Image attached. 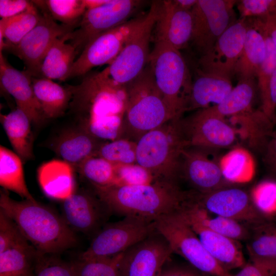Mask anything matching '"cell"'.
Here are the masks:
<instances>
[{
	"label": "cell",
	"mask_w": 276,
	"mask_h": 276,
	"mask_svg": "<svg viewBox=\"0 0 276 276\" xmlns=\"http://www.w3.org/2000/svg\"><path fill=\"white\" fill-rule=\"evenodd\" d=\"M67 86L72 96L68 109L78 126L101 141L121 138L125 87L116 85L100 72L88 73L79 84Z\"/></svg>",
	"instance_id": "6da1fadb"
},
{
	"label": "cell",
	"mask_w": 276,
	"mask_h": 276,
	"mask_svg": "<svg viewBox=\"0 0 276 276\" xmlns=\"http://www.w3.org/2000/svg\"><path fill=\"white\" fill-rule=\"evenodd\" d=\"M0 210L15 222L25 238L43 256L60 253L76 244L74 231L62 216L37 201H17L6 190H1Z\"/></svg>",
	"instance_id": "7a4b0ae2"
},
{
	"label": "cell",
	"mask_w": 276,
	"mask_h": 276,
	"mask_svg": "<svg viewBox=\"0 0 276 276\" xmlns=\"http://www.w3.org/2000/svg\"><path fill=\"white\" fill-rule=\"evenodd\" d=\"M111 213L155 221L180 209L190 193L182 191L175 181L158 180L135 186L112 185L94 188Z\"/></svg>",
	"instance_id": "3957f363"
},
{
	"label": "cell",
	"mask_w": 276,
	"mask_h": 276,
	"mask_svg": "<svg viewBox=\"0 0 276 276\" xmlns=\"http://www.w3.org/2000/svg\"><path fill=\"white\" fill-rule=\"evenodd\" d=\"M186 148L181 118L172 119L139 139L136 163L157 180L176 182L180 174L182 153Z\"/></svg>",
	"instance_id": "277c9868"
},
{
	"label": "cell",
	"mask_w": 276,
	"mask_h": 276,
	"mask_svg": "<svg viewBox=\"0 0 276 276\" xmlns=\"http://www.w3.org/2000/svg\"><path fill=\"white\" fill-rule=\"evenodd\" d=\"M124 134L136 142L146 133L175 119L156 86L149 67L125 86Z\"/></svg>",
	"instance_id": "5b68a950"
},
{
	"label": "cell",
	"mask_w": 276,
	"mask_h": 276,
	"mask_svg": "<svg viewBox=\"0 0 276 276\" xmlns=\"http://www.w3.org/2000/svg\"><path fill=\"white\" fill-rule=\"evenodd\" d=\"M147 65L174 119L187 111L193 80L179 50L155 40Z\"/></svg>",
	"instance_id": "8992f818"
},
{
	"label": "cell",
	"mask_w": 276,
	"mask_h": 276,
	"mask_svg": "<svg viewBox=\"0 0 276 276\" xmlns=\"http://www.w3.org/2000/svg\"><path fill=\"white\" fill-rule=\"evenodd\" d=\"M158 1L153 2L149 11L128 38L121 51L100 73L116 85L125 87L146 67L150 54L149 44L157 18Z\"/></svg>",
	"instance_id": "52a82bcc"
},
{
	"label": "cell",
	"mask_w": 276,
	"mask_h": 276,
	"mask_svg": "<svg viewBox=\"0 0 276 276\" xmlns=\"http://www.w3.org/2000/svg\"><path fill=\"white\" fill-rule=\"evenodd\" d=\"M155 231L168 241L173 253L192 266L212 276H233L211 256L179 210L154 221Z\"/></svg>",
	"instance_id": "ba28073f"
},
{
	"label": "cell",
	"mask_w": 276,
	"mask_h": 276,
	"mask_svg": "<svg viewBox=\"0 0 276 276\" xmlns=\"http://www.w3.org/2000/svg\"><path fill=\"white\" fill-rule=\"evenodd\" d=\"M155 231L154 222L146 219L125 216L106 224L93 238L81 259L109 257L125 250Z\"/></svg>",
	"instance_id": "9c48e42d"
},
{
	"label": "cell",
	"mask_w": 276,
	"mask_h": 276,
	"mask_svg": "<svg viewBox=\"0 0 276 276\" xmlns=\"http://www.w3.org/2000/svg\"><path fill=\"white\" fill-rule=\"evenodd\" d=\"M143 1L109 0L107 3L86 10L77 27L67 35V41L77 53L96 36L128 21L139 9Z\"/></svg>",
	"instance_id": "30bf717a"
},
{
	"label": "cell",
	"mask_w": 276,
	"mask_h": 276,
	"mask_svg": "<svg viewBox=\"0 0 276 276\" xmlns=\"http://www.w3.org/2000/svg\"><path fill=\"white\" fill-rule=\"evenodd\" d=\"M237 2L234 0H198L191 10L193 31L190 43L200 56L236 20L233 8Z\"/></svg>",
	"instance_id": "8fae6325"
},
{
	"label": "cell",
	"mask_w": 276,
	"mask_h": 276,
	"mask_svg": "<svg viewBox=\"0 0 276 276\" xmlns=\"http://www.w3.org/2000/svg\"><path fill=\"white\" fill-rule=\"evenodd\" d=\"M144 16L130 19L93 38L76 58L64 81L85 76L95 67L111 63Z\"/></svg>",
	"instance_id": "7c38bea8"
},
{
	"label": "cell",
	"mask_w": 276,
	"mask_h": 276,
	"mask_svg": "<svg viewBox=\"0 0 276 276\" xmlns=\"http://www.w3.org/2000/svg\"><path fill=\"white\" fill-rule=\"evenodd\" d=\"M40 12L42 15L38 24L17 44L5 49L23 61L25 72L30 77L36 78L41 77L42 61L54 41L76 28L59 24L48 13Z\"/></svg>",
	"instance_id": "4fadbf2b"
},
{
	"label": "cell",
	"mask_w": 276,
	"mask_h": 276,
	"mask_svg": "<svg viewBox=\"0 0 276 276\" xmlns=\"http://www.w3.org/2000/svg\"><path fill=\"white\" fill-rule=\"evenodd\" d=\"M181 127L187 147L201 149L228 147L235 141L237 130L227 120L201 109L191 116L181 119Z\"/></svg>",
	"instance_id": "5bb4252c"
},
{
	"label": "cell",
	"mask_w": 276,
	"mask_h": 276,
	"mask_svg": "<svg viewBox=\"0 0 276 276\" xmlns=\"http://www.w3.org/2000/svg\"><path fill=\"white\" fill-rule=\"evenodd\" d=\"M248 24V18L236 20L213 46L200 57L197 68L204 73L231 78L243 50Z\"/></svg>",
	"instance_id": "9a60e30c"
},
{
	"label": "cell",
	"mask_w": 276,
	"mask_h": 276,
	"mask_svg": "<svg viewBox=\"0 0 276 276\" xmlns=\"http://www.w3.org/2000/svg\"><path fill=\"white\" fill-rule=\"evenodd\" d=\"M194 200L208 212L252 226L267 221L255 209L250 193L236 185L206 193H192Z\"/></svg>",
	"instance_id": "2e32d148"
},
{
	"label": "cell",
	"mask_w": 276,
	"mask_h": 276,
	"mask_svg": "<svg viewBox=\"0 0 276 276\" xmlns=\"http://www.w3.org/2000/svg\"><path fill=\"white\" fill-rule=\"evenodd\" d=\"M61 211V216L73 231L93 237L106 224L111 214L95 191L82 189L62 200Z\"/></svg>",
	"instance_id": "e0dca14e"
},
{
	"label": "cell",
	"mask_w": 276,
	"mask_h": 276,
	"mask_svg": "<svg viewBox=\"0 0 276 276\" xmlns=\"http://www.w3.org/2000/svg\"><path fill=\"white\" fill-rule=\"evenodd\" d=\"M173 254L166 239L156 231L123 253V276H158Z\"/></svg>",
	"instance_id": "ac0fdd59"
},
{
	"label": "cell",
	"mask_w": 276,
	"mask_h": 276,
	"mask_svg": "<svg viewBox=\"0 0 276 276\" xmlns=\"http://www.w3.org/2000/svg\"><path fill=\"white\" fill-rule=\"evenodd\" d=\"M180 174L198 193H206L235 185L225 177L221 165L204 149L187 147L182 152Z\"/></svg>",
	"instance_id": "d6986e66"
},
{
	"label": "cell",
	"mask_w": 276,
	"mask_h": 276,
	"mask_svg": "<svg viewBox=\"0 0 276 276\" xmlns=\"http://www.w3.org/2000/svg\"><path fill=\"white\" fill-rule=\"evenodd\" d=\"M155 40L179 50L190 43L193 31L191 10L177 6L174 1H158Z\"/></svg>",
	"instance_id": "ffe728a7"
},
{
	"label": "cell",
	"mask_w": 276,
	"mask_h": 276,
	"mask_svg": "<svg viewBox=\"0 0 276 276\" xmlns=\"http://www.w3.org/2000/svg\"><path fill=\"white\" fill-rule=\"evenodd\" d=\"M1 86L14 99L17 108L28 117L32 124L39 125L45 118L32 87L31 77L12 66L0 52Z\"/></svg>",
	"instance_id": "44dd1931"
},
{
	"label": "cell",
	"mask_w": 276,
	"mask_h": 276,
	"mask_svg": "<svg viewBox=\"0 0 276 276\" xmlns=\"http://www.w3.org/2000/svg\"><path fill=\"white\" fill-rule=\"evenodd\" d=\"M182 216L194 230L208 252L224 270L229 272L232 269L241 268L245 265L239 241L213 232Z\"/></svg>",
	"instance_id": "7402d4cb"
},
{
	"label": "cell",
	"mask_w": 276,
	"mask_h": 276,
	"mask_svg": "<svg viewBox=\"0 0 276 276\" xmlns=\"http://www.w3.org/2000/svg\"><path fill=\"white\" fill-rule=\"evenodd\" d=\"M101 142L78 126L59 134L52 145V149L75 169L85 160L97 154L103 143Z\"/></svg>",
	"instance_id": "603a6c76"
},
{
	"label": "cell",
	"mask_w": 276,
	"mask_h": 276,
	"mask_svg": "<svg viewBox=\"0 0 276 276\" xmlns=\"http://www.w3.org/2000/svg\"><path fill=\"white\" fill-rule=\"evenodd\" d=\"M193 80L187 110H199L220 103L233 88L231 78L197 68Z\"/></svg>",
	"instance_id": "cb8c5ba5"
},
{
	"label": "cell",
	"mask_w": 276,
	"mask_h": 276,
	"mask_svg": "<svg viewBox=\"0 0 276 276\" xmlns=\"http://www.w3.org/2000/svg\"><path fill=\"white\" fill-rule=\"evenodd\" d=\"M179 211L184 217L229 238L240 241L249 237L250 231L241 222L208 212L194 200L192 193Z\"/></svg>",
	"instance_id": "d4e9b609"
},
{
	"label": "cell",
	"mask_w": 276,
	"mask_h": 276,
	"mask_svg": "<svg viewBox=\"0 0 276 276\" xmlns=\"http://www.w3.org/2000/svg\"><path fill=\"white\" fill-rule=\"evenodd\" d=\"M74 169L62 160L54 159L42 164L37 171L39 185L51 198L63 200L75 189Z\"/></svg>",
	"instance_id": "484cf974"
},
{
	"label": "cell",
	"mask_w": 276,
	"mask_h": 276,
	"mask_svg": "<svg viewBox=\"0 0 276 276\" xmlns=\"http://www.w3.org/2000/svg\"><path fill=\"white\" fill-rule=\"evenodd\" d=\"M248 19L243 50L234 71L239 81L255 79L266 54L265 41L258 18Z\"/></svg>",
	"instance_id": "4316f807"
},
{
	"label": "cell",
	"mask_w": 276,
	"mask_h": 276,
	"mask_svg": "<svg viewBox=\"0 0 276 276\" xmlns=\"http://www.w3.org/2000/svg\"><path fill=\"white\" fill-rule=\"evenodd\" d=\"M1 122L15 153L22 162L32 159L34 138L27 114L16 107L7 114H1Z\"/></svg>",
	"instance_id": "83f0119b"
},
{
	"label": "cell",
	"mask_w": 276,
	"mask_h": 276,
	"mask_svg": "<svg viewBox=\"0 0 276 276\" xmlns=\"http://www.w3.org/2000/svg\"><path fill=\"white\" fill-rule=\"evenodd\" d=\"M35 96L47 119H55L62 116L68 109L71 93L53 80L43 77H31Z\"/></svg>",
	"instance_id": "f1b7e54d"
},
{
	"label": "cell",
	"mask_w": 276,
	"mask_h": 276,
	"mask_svg": "<svg viewBox=\"0 0 276 276\" xmlns=\"http://www.w3.org/2000/svg\"><path fill=\"white\" fill-rule=\"evenodd\" d=\"M44 256L24 238L0 254V276H35L33 264Z\"/></svg>",
	"instance_id": "f546056e"
},
{
	"label": "cell",
	"mask_w": 276,
	"mask_h": 276,
	"mask_svg": "<svg viewBox=\"0 0 276 276\" xmlns=\"http://www.w3.org/2000/svg\"><path fill=\"white\" fill-rule=\"evenodd\" d=\"M67 35L57 39L49 50L41 64V77L64 81L78 54L75 47L67 42Z\"/></svg>",
	"instance_id": "4dcf8cb0"
},
{
	"label": "cell",
	"mask_w": 276,
	"mask_h": 276,
	"mask_svg": "<svg viewBox=\"0 0 276 276\" xmlns=\"http://www.w3.org/2000/svg\"><path fill=\"white\" fill-rule=\"evenodd\" d=\"M0 185L5 190L15 193L22 199L36 201L27 186L22 160L15 152L0 147Z\"/></svg>",
	"instance_id": "1f68e13d"
},
{
	"label": "cell",
	"mask_w": 276,
	"mask_h": 276,
	"mask_svg": "<svg viewBox=\"0 0 276 276\" xmlns=\"http://www.w3.org/2000/svg\"><path fill=\"white\" fill-rule=\"evenodd\" d=\"M42 14L32 2L26 11L0 20V49L17 44L39 22Z\"/></svg>",
	"instance_id": "d6a6232c"
},
{
	"label": "cell",
	"mask_w": 276,
	"mask_h": 276,
	"mask_svg": "<svg viewBox=\"0 0 276 276\" xmlns=\"http://www.w3.org/2000/svg\"><path fill=\"white\" fill-rule=\"evenodd\" d=\"M246 248L251 261L276 263V223L265 221L252 226Z\"/></svg>",
	"instance_id": "836d02e7"
},
{
	"label": "cell",
	"mask_w": 276,
	"mask_h": 276,
	"mask_svg": "<svg viewBox=\"0 0 276 276\" xmlns=\"http://www.w3.org/2000/svg\"><path fill=\"white\" fill-rule=\"evenodd\" d=\"M256 88L255 79L239 80L220 103L208 108L225 119L247 112L252 109Z\"/></svg>",
	"instance_id": "e575fe53"
},
{
	"label": "cell",
	"mask_w": 276,
	"mask_h": 276,
	"mask_svg": "<svg viewBox=\"0 0 276 276\" xmlns=\"http://www.w3.org/2000/svg\"><path fill=\"white\" fill-rule=\"evenodd\" d=\"M42 12L60 24L77 27L86 11L83 0L32 1Z\"/></svg>",
	"instance_id": "d590c367"
},
{
	"label": "cell",
	"mask_w": 276,
	"mask_h": 276,
	"mask_svg": "<svg viewBox=\"0 0 276 276\" xmlns=\"http://www.w3.org/2000/svg\"><path fill=\"white\" fill-rule=\"evenodd\" d=\"M75 169L94 188L106 187L115 184V165L98 155L88 158Z\"/></svg>",
	"instance_id": "8d00e7d4"
},
{
	"label": "cell",
	"mask_w": 276,
	"mask_h": 276,
	"mask_svg": "<svg viewBox=\"0 0 276 276\" xmlns=\"http://www.w3.org/2000/svg\"><path fill=\"white\" fill-rule=\"evenodd\" d=\"M123 253L109 257L80 259L73 263L77 276H123L121 269Z\"/></svg>",
	"instance_id": "74e56055"
},
{
	"label": "cell",
	"mask_w": 276,
	"mask_h": 276,
	"mask_svg": "<svg viewBox=\"0 0 276 276\" xmlns=\"http://www.w3.org/2000/svg\"><path fill=\"white\" fill-rule=\"evenodd\" d=\"M136 142L121 137L103 143L96 155L114 165L136 163Z\"/></svg>",
	"instance_id": "f35d334b"
},
{
	"label": "cell",
	"mask_w": 276,
	"mask_h": 276,
	"mask_svg": "<svg viewBox=\"0 0 276 276\" xmlns=\"http://www.w3.org/2000/svg\"><path fill=\"white\" fill-rule=\"evenodd\" d=\"M250 194L255 209L263 218L270 221L276 217V181H263Z\"/></svg>",
	"instance_id": "ab89813d"
},
{
	"label": "cell",
	"mask_w": 276,
	"mask_h": 276,
	"mask_svg": "<svg viewBox=\"0 0 276 276\" xmlns=\"http://www.w3.org/2000/svg\"><path fill=\"white\" fill-rule=\"evenodd\" d=\"M257 18L266 48L265 59L259 67L256 75L258 79L257 86L260 91L261 100H262L267 93L271 76L276 70V46L265 30L261 19Z\"/></svg>",
	"instance_id": "60d3db41"
},
{
	"label": "cell",
	"mask_w": 276,
	"mask_h": 276,
	"mask_svg": "<svg viewBox=\"0 0 276 276\" xmlns=\"http://www.w3.org/2000/svg\"><path fill=\"white\" fill-rule=\"evenodd\" d=\"M114 165L116 181L114 185H141L157 180L147 169L137 163Z\"/></svg>",
	"instance_id": "b9f144b4"
},
{
	"label": "cell",
	"mask_w": 276,
	"mask_h": 276,
	"mask_svg": "<svg viewBox=\"0 0 276 276\" xmlns=\"http://www.w3.org/2000/svg\"><path fill=\"white\" fill-rule=\"evenodd\" d=\"M240 18H263L276 15V0L237 1Z\"/></svg>",
	"instance_id": "7bdbcfd3"
},
{
	"label": "cell",
	"mask_w": 276,
	"mask_h": 276,
	"mask_svg": "<svg viewBox=\"0 0 276 276\" xmlns=\"http://www.w3.org/2000/svg\"><path fill=\"white\" fill-rule=\"evenodd\" d=\"M24 238L15 222L0 210V254Z\"/></svg>",
	"instance_id": "ee69618b"
},
{
	"label": "cell",
	"mask_w": 276,
	"mask_h": 276,
	"mask_svg": "<svg viewBox=\"0 0 276 276\" xmlns=\"http://www.w3.org/2000/svg\"><path fill=\"white\" fill-rule=\"evenodd\" d=\"M35 276H77L73 263H67L43 257L35 265Z\"/></svg>",
	"instance_id": "f6af8a7d"
},
{
	"label": "cell",
	"mask_w": 276,
	"mask_h": 276,
	"mask_svg": "<svg viewBox=\"0 0 276 276\" xmlns=\"http://www.w3.org/2000/svg\"><path fill=\"white\" fill-rule=\"evenodd\" d=\"M275 273L276 263L251 261L233 276H274Z\"/></svg>",
	"instance_id": "bcb514c9"
},
{
	"label": "cell",
	"mask_w": 276,
	"mask_h": 276,
	"mask_svg": "<svg viewBox=\"0 0 276 276\" xmlns=\"http://www.w3.org/2000/svg\"><path fill=\"white\" fill-rule=\"evenodd\" d=\"M261 110L274 123L276 121V70L273 72L265 97L261 100Z\"/></svg>",
	"instance_id": "7dc6e473"
},
{
	"label": "cell",
	"mask_w": 276,
	"mask_h": 276,
	"mask_svg": "<svg viewBox=\"0 0 276 276\" xmlns=\"http://www.w3.org/2000/svg\"><path fill=\"white\" fill-rule=\"evenodd\" d=\"M32 4V1L26 0H1L0 16L1 18L14 16L26 11Z\"/></svg>",
	"instance_id": "c3c4849f"
},
{
	"label": "cell",
	"mask_w": 276,
	"mask_h": 276,
	"mask_svg": "<svg viewBox=\"0 0 276 276\" xmlns=\"http://www.w3.org/2000/svg\"><path fill=\"white\" fill-rule=\"evenodd\" d=\"M191 265H173L163 267L158 276H209Z\"/></svg>",
	"instance_id": "681fc988"
},
{
	"label": "cell",
	"mask_w": 276,
	"mask_h": 276,
	"mask_svg": "<svg viewBox=\"0 0 276 276\" xmlns=\"http://www.w3.org/2000/svg\"><path fill=\"white\" fill-rule=\"evenodd\" d=\"M264 151V162L269 170L276 175V132L273 133Z\"/></svg>",
	"instance_id": "f907efd6"
},
{
	"label": "cell",
	"mask_w": 276,
	"mask_h": 276,
	"mask_svg": "<svg viewBox=\"0 0 276 276\" xmlns=\"http://www.w3.org/2000/svg\"><path fill=\"white\" fill-rule=\"evenodd\" d=\"M260 19L265 30L270 36L276 46V15Z\"/></svg>",
	"instance_id": "816d5d0a"
},
{
	"label": "cell",
	"mask_w": 276,
	"mask_h": 276,
	"mask_svg": "<svg viewBox=\"0 0 276 276\" xmlns=\"http://www.w3.org/2000/svg\"><path fill=\"white\" fill-rule=\"evenodd\" d=\"M176 5L179 7L187 10H192L197 4L198 0H173Z\"/></svg>",
	"instance_id": "f5cc1de1"
},
{
	"label": "cell",
	"mask_w": 276,
	"mask_h": 276,
	"mask_svg": "<svg viewBox=\"0 0 276 276\" xmlns=\"http://www.w3.org/2000/svg\"><path fill=\"white\" fill-rule=\"evenodd\" d=\"M86 10H89L101 6L109 0H83Z\"/></svg>",
	"instance_id": "db71d44e"
},
{
	"label": "cell",
	"mask_w": 276,
	"mask_h": 276,
	"mask_svg": "<svg viewBox=\"0 0 276 276\" xmlns=\"http://www.w3.org/2000/svg\"><path fill=\"white\" fill-rule=\"evenodd\" d=\"M274 276H276V273H275V274H274Z\"/></svg>",
	"instance_id": "11a10c76"
},
{
	"label": "cell",
	"mask_w": 276,
	"mask_h": 276,
	"mask_svg": "<svg viewBox=\"0 0 276 276\" xmlns=\"http://www.w3.org/2000/svg\"><path fill=\"white\" fill-rule=\"evenodd\" d=\"M209 276H212V275H209Z\"/></svg>",
	"instance_id": "9f6ffc18"
},
{
	"label": "cell",
	"mask_w": 276,
	"mask_h": 276,
	"mask_svg": "<svg viewBox=\"0 0 276 276\" xmlns=\"http://www.w3.org/2000/svg\"><path fill=\"white\" fill-rule=\"evenodd\" d=\"M275 124H276V121H275Z\"/></svg>",
	"instance_id": "6f0895ef"
}]
</instances>
